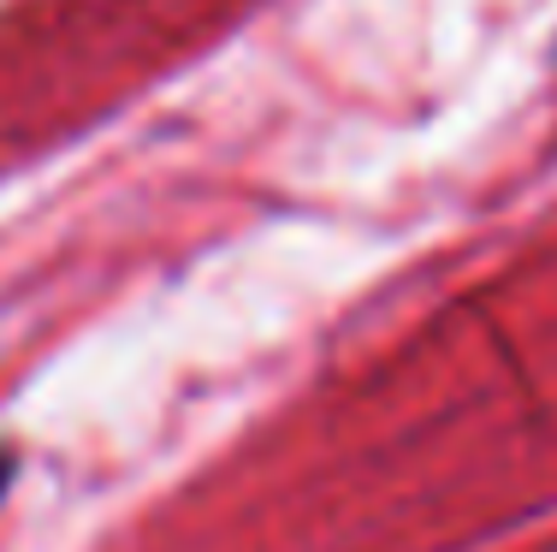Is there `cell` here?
Instances as JSON below:
<instances>
[{
	"label": "cell",
	"instance_id": "obj_1",
	"mask_svg": "<svg viewBox=\"0 0 557 552\" xmlns=\"http://www.w3.org/2000/svg\"><path fill=\"white\" fill-rule=\"evenodd\" d=\"M12 469H18V457H12L7 445H0V499H7V488H12Z\"/></svg>",
	"mask_w": 557,
	"mask_h": 552
}]
</instances>
